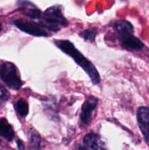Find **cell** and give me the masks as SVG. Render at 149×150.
<instances>
[{
    "label": "cell",
    "instance_id": "obj_1",
    "mask_svg": "<svg viewBox=\"0 0 149 150\" xmlns=\"http://www.w3.org/2000/svg\"><path fill=\"white\" fill-rule=\"evenodd\" d=\"M54 44L63 53L71 57L86 73L92 83L97 85L100 83V76L93 63L88 59L80 51L77 49L74 44L68 40H55Z\"/></svg>",
    "mask_w": 149,
    "mask_h": 150
},
{
    "label": "cell",
    "instance_id": "obj_2",
    "mask_svg": "<svg viewBox=\"0 0 149 150\" xmlns=\"http://www.w3.org/2000/svg\"><path fill=\"white\" fill-rule=\"evenodd\" d=\"M113 29L121 47L129 51H141L145 44L134 35V26L127 20H118L114 23Z\"/></svg>",
    "mask_w": 149,
    "mask_h": 150
},
{
    "label": "cell",
    "instance_id": "obj_3",
    "mask_svg": "<svg viewBox=\"0 0 149 150\" xmlns=\"http://www.w3.org/2000/svg\"><path fill=\"white\" fill-rule=\"evenodd\" d=\"M42 20L39 22L43 29H48L53 32H57L61 27H66L69 25V21L64 17L62 13V7L60 5L50 7L44 12Z\"/></svg>",
    "mask_w": 149,
    "mask_h": 150
},
{
    "label": "cell",
    "instance_id": "obj_4",
    "mask_svg": "<svg viewBox=\"0 0 149 150\" xmlns=\"http://www.w3.org/2000/svg\"><path fill=\"white\" fill-rule=\"evenodd\" d=\"M0 79L7 87L13 90H19L23 85L15 65L10 62H4L1 64Z\"/></svg>",
    "mask_w": 149,
    "mask_h": 150
},
{
    "label": "cell",
    "instance_id": "obj_5",
    "mask_svg": "<svg viewBox=\"0 0 149 150\" xmlns=\"http://www.w3.org/2000/svg\"><path fill=\"white\" fill-rule=\"evenodd\" d=\"M11 23L17 27L19 30L29 35L35 37H48V32L39 25V23L28 21L24 19H15Z\"/></svg>",
    "mask_w": 149,
    "mask_h": 150
},
{
    "label": "cell",
    "instance_id": "obj_6",
    "mask_svg": "<svg viewBox=\"0 0 149 150\" xmlns=\"http://www.w3.org/2000/svg\"><path fill=\"white\" fill-rule=\"evenodd\" d=\"M99 99L94 96H89L81 107L80 120L84 125H89L92 120V114L98 105Z\"/></svg>",
    "mask_w": 149,
    "mask_h": 150
},
{
    "label": "cell",
    "instance_id": "obj_7",
    "mask_svg": "<svg viewBox=\"0 0 149 150\" xmlns=\"http://www.w3.org/2000/svg\"><path fill=\"white\" fill-rule=\"evenodd\" d=\"M137 120L142 134L149 144V107L141 106L138 108Z\"/></svg>",
    "mask_w": 149,
    "mask_h": 150
},
{
    "label": "cell",
    "instance_id": "obj_8",
    "mask_svg": "<svg viewBox=\"0 0 149 150\" xmlns=\"http://www.w3.org/2000/svg\"><path fill=\"white\" fill-rule=\"evenodd\" d=\"M84 150H108L99 135L94 133H87L83 138Z\"/></svg>",
    "mask_w": 149,
    "mask_h": 150
},
{
    "label": "cell",
    "instance_id": "obj_9",
    "mask_svg": "<svg viewBox=\"0 0 149 150\" xmlns=\"http://www.w3.org/2000/svg\"><path fill=\"white\" fill-rule=\"evenodd\" d=\"M19 10L21 11L24 16L31 19L39 20L42 18L41 10L29 0H18Z\"/></svg>",
    "mask_w": 149,
    "mask_h": 150
},
{
    "label": "cell",
    "instance_id": "obj_10",
    "mask_svg": "<svg viewBox=\"0 0 149 150\" xmlns=\"http://www.w3.org/2000/svg\"><path fill=\"white\" fill-rule=\"evenodd\" d=\"M0 137L8 142H11L15 138L14 130L5 118H0Z\"/></svg>",
    "mask_w": 149,
    "mask_h": 150
},
{
    "label": "cell",
    "instance_id": "obj_11",
    "mask_svg": "<svg viewBox=\"0 0 149 150\" xmlns=\"http://www.w3.org/2000/svg\"><path fill=\"white\" fill-rule=\"evenodd\" d=\"M29 134V143L32 148L35 150H43V141L41 139L40 136L34 130H32V129Z\"/></svg>",
    "mask_w": 149,
    "mask_h": 150
},
{
    "label": "cell",
    "instance_id": "obj_12",
    "mask_svg": "<svg viewBox=\"0 0 149 150\" xmlns=\"http://www.w3.org/2000/svg\"><path fill=\"white\" fill-rule=\"evenodd\" d=\"M14 108L18 115L21 118H25L29 114V105L27 101L23 98H20L15 103Z\"/></svg>",
    "mask_w": 149,
    "mask_h": 150
},
{
    "label": "cell",
    "instance_id": "obj_13",
    "mask_svg": "<svg viewBox=\"0 0 149 150\" xmlns=\"http://www.w3.org/2000/svg\"><path fill=\"white\" fill-rule=\"evenodd\" d=\"M96 34H97V29L96 28H93V29H85L83 32H80L79 35L85 41H89V42H92L95 41Z\"/></svg>",
    "mask_w": 149,
    "mask_h": 150
},
{
    "label": "cell",
    "instance_id": "obj_14",
    "mask_svg": "<svg viewBox=\"0 0 149 150\" xmlns=\"http://www.w3.org/2000/svg\"><path fill=\"white\" fill-rule=\"evenodd\" d=\"M10 98V95L5 87L0 83V104L7 102Z\"/></svg>",
    "mask_w": 149,
    "mask_h": 150
},
{
    "label": "cell",
    "instance_id": "obj_15",
    "mask_svg": "<svg viewBox=\"0 0 149 150\" xmlns=\"http://www.w3.org/2000/svg\"><path fill=\"white\" fill-rule=\"evenodd\" d=\"M16 144H17V146L20 150H23L25 149V146H24V144L22 141H20V139L16 141Z\"/></svg>",
    "mask_w": 149,
    "mask_h": 150
},
{
    "label": "cell",
    "instance_id": "obj_16",
    "mask_svg": "<svg viewBox=\"0 0 149 150\" xmlns=\"http://www.w3.org/2000/svg\"><path fill=\"white\" fill-rule=\"evenodd\" d=\"M77 150H84V148H83V146H79L78 147H77Z\"/></svg>",
    "mask_w": 149,
    "mask_h": 150
},
{
    "label": "cell",
    "instance_id": "obj_17",
    "mask_svg": "<svg viewBox=\"0 0 149 150\" xmlns=\"http://www.w3.org/2000/svg\"><path fill=\"white\" fill-rule=\"evenodd\" d=\"M1 25L0 24V31H1Z\"/></svg>",
    "mask_w": 149,
    "mask_h": 150
},
{
    "label": "cell",
    "instance_id": "obj_18",
    "mask_svg": "<svg viewBox=\"0 0 149 150\" xmlns=\"http://www.w3.org/2000/svg\"><path fill=\"white\" fill-rule=\"evenodd\" d=\"M121 1H127V0H121Z\"/></svg>",
    "mask_w": 149,
    "mask_h": 150
}]
</instances>
